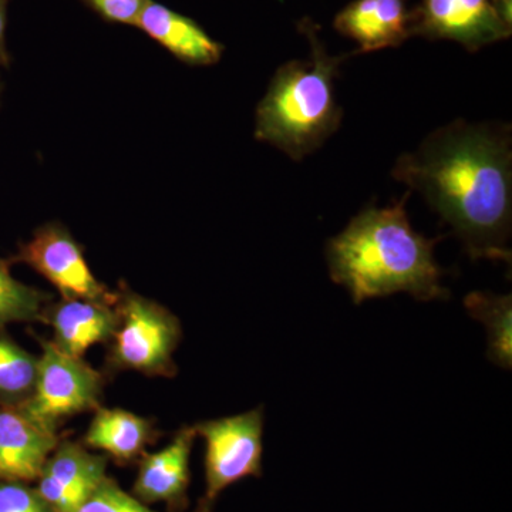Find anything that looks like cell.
Listing matches in <instances>:
<instances>
[{
  "label": "cell",
  "instance_id": "18",
  "mask_svg": "<svg viewBox=\"0 0 512 512\" xmlns=\"http://www.w3.org/2000/svg\"><path fill=\"white\" fill-rule=\"evenodd\" d=\"M10 262L0 258V330L9 323L42 320L49 295L22 284L10 274Z\"/></svg>",
  "mask_w": 512,
  "mask_h": 512
},
{
  "label": "cell",
  "instance_id": "19",
  "mask_svg": "<svg viewBox=\"0 0 512 512\" xmlns=\"http://www.w3.org/2000/svg\"><path fill=\"white\" fill-rule=\"evenodd\" d=\"M73 512H157L141 503L134 495L126 493L116 481L106 477L94 493ZM195 512H211L198 508Z\"/></svg>",
  "mask_w": 512,
  "mask_h": 512
},
{
  "label": "cell",
  "instance_id": "5",
  "mask_svg": "<svg viewBox=\"0 0 512 512\" xmlns=\"http://www.w3.org/2000/svg\"><path fill=\"white\" fill-rule=\"evenodd\" d=\"M264 407L194 424L205 444V494L200 508L211 511L231 485L248 477H262Z\"/></svg>",
  "mask_w": 512,
  "mask_h": 512
},
{
  "label": "cell",
  "instance_id": "2",
  "mask_svg": "<svg viewBox=\"0 0 512 512\" xmlns=\"http://www.w3.org/2000/svg\"><path fill=\"white\" fill-rule=\"evenodd\" d=\"M409 197L410 191L389 207H367L326 245L330 278L345 286L356 305L397 292L419 301L450 295L434 258L440 238L414 231L406 211Z\"/></svg>",
  "mask_w": 512,
  "mask_h": 512
},
{
  "label": "cell",
  "instance_id": "20",
  "mask_svg": "<svg viewBox=\"0 0 512 512\" xmlns=\"http://www.w3.org/2000/svg\"><path fill=\"white\" fill-rule=\"evenodd\" d=\"M0 512H55L33 488L23 483H0Z\"/></svg>",
  "mask_w": 512,
  "mask_h": 512
},
{
  "label": "cell",
  "instance_id": "15",
  "mask_svg": "<svg viewBox=\"0 0 512 512\" xmlns=\"http://www.w3.org/2000/svg\"><path fill=\"white\" fill-rule=\"evenodd\" d=\"M156 433L153 421L146 417L123 409L99 407L86 431L84 443L120 463H130L143 454Z\"/></svg>",
  "mask_w": 512,
  "mask_h": 512
},
{
  "label": "cell",
  "instance_id": "22",
  "mask_svg": "<svg viewBox=\"0 0 512 512\" xmlns=\"http://www.w3.org/2000/svg\"><path fill=\"white\" fill-rule=\"evenodd\" d=\"M8 8L9 0H0V69H8L10 64L8 40H6V29H8Z\"/></svg>",
  "mask_w": 512,
  "mask_h": 512
},
{
  "label": "cell",
  "instance_id": "9",
  "mask_svg": "<svg viewBox=\"0 0 512 512\" xmlns=\"http://www.w3.org/2000/svg\"><path fill=\"white\" fill-rule=\"evenodd\" d=\"M107 457L74 441H60L40 473V497L55 512H73L107 477Z\"/></svg>",
  "mask_w": 512,
  "mask_h": 512
},
{
  "label": "cell",
  "instance_id": "10",
  "mask_svg": "<svg viewBox=\"0 0 512 512\" xmlns=\"http://www.w3.org/2000/svg\"><path fill=\"white\" fill-rule=\"evenodd\" d=\"M59 443L57 430L43 426L18 407H0V481L37 480Z\"/></svg>",
  "mask_w": 512,
  "mask_h": 512
},
{
  "label": "cell",
  "instance_id": "13",
  "mask_svg": "<svg viewBox=\"0 0 512 512\" xmlns=\"http://www.w3.org/2000/svg\"><path fill=\"white\" fill-rule=\"evenodd\" d=\"M136 28L188 66H214L224 55V46L212 39L194 19L156 0H147Z\"/></svg>",
  "mask_w": 512,
  "mask_h": 512
},
{
  "label": "cell",
  "instance_id": "12",
  "mask_svg": "<svg viewBox=\"0 0 512 512\" xmlns=\"http://www.w3.org/2000/svg\"><path fill=\"white\" fill-rule=\"evenodd\" d=\"M195 437L194 427L185 426L163 450L146 454L138 467L134 497L144 504L164 501L171 507H184L191 481L190 460Z\"/></svg>",
  "mask_w": 512,
  "mask_h": 512
},
{
  "label": "cell",
  "instance_id": "16",
  "mask_svg": "<svg viewBox=\"0 0 512 512\" xmlns=\"http://www.w3.org/2000/svg\"><path fill=\"white\" fill-rule=\"evenodd\" d=\"M467 312L487 329V357L495 366L511 369L512 365V298L490 292L468 293Z\"/></svg>",
  "mask_w": 512,
  "mask_h": 512
},
{
  "label": "cell",
  "instance_id": "11",
  "mask_svg": "<svg viewBox=\"0 0 512 512\" xmlns=\"http://www.w3.org/2000/svg\"><path fill=\"white\" fill-rule=\"evenodd\" d=\"M340 35L355 40L357 53L403 45L412 37V10L407 0H353L335 18Z\"/></svg>",
  "mask_w": 512,
  "mask_h": 512
},
{
  "label": "cell",
  "instance_id": "17",
  "mask_svg": "<svg viewBox=\"0 0 512 512\" xmlns=\"http://www.w3.org/2000/svg\"><path fill=\"white\" fill-rule=\"evenodd\" d=\"M39 356L32 355L0 332V404L20 407L35 389Z\"/></svg>",
  "mask_w": 512,
  "mask_h": 512
},
{
  "label": "cell",
  "instance_id": "21",
  "mask_svg": "<svg viewBox=\"0 0 512 512\" xmlns=\"http://www.w3.org/2000/svg\"><path fill=\"white\" fill-rule=\"evenodd\" d=\"M104 22L136 26L147 0H80Z\"/></svg>",
  "mask_w": 512,
  "mask_h": 512
},
{
  "label": "cell",
  "instance_id": "8",
  "mask_svg": "<svg viewBox=\"0 0 512 512\" xmlns=\"http://www.w3.org/2000/svg\"><path fill=\"white\" fill-rule=\"evenodd\" d=\"M491 0H420L412 10V35L451 40L478 52L511 36Z\"/></svg>",
  "mask_w": 512,
  "mask_h": 512
},
{
  "label": "cell",
  "instance_id": "3",
  "mask_svg": "<svg viewBox=\"0 0 512 512\" xmlns=\"http://www.w3.org/2000/svg\"><path fill=\"white\" fill-rule=\"evenodd\" d=\"M299 30L308 39L311 55L289 60L276 70L255 113V138L302 161L328 141L342 124L336 99V79L350 55L333 56L311 19Z\"/></svg>",
  "mask_w": 512,
  "mask_h": 512
},
{
  "label": "cell",
  "instance_id": "14",
  "mask_svg": "<svg viewBox=\"0 0 512 512\" xmlns=\"http://www.w3.org/2000/svg\"><path fill=\"white\" fill-rule=\"evenodd\" d=\"M42 320L53 329L52 342L57 348L84 357L92 346L110 342L119 319L111 303L62 298L47 303Z\"/></svg>",
  "mask_w": 512,
  "mask_h": 512
},
{
  "label": "cell",
  "instance_id": "23",
  "mask_svg": "<svg viewBox=\"0 0 512 512\" xmlns=\"http://www.w3.org/2000/svg\"><path fill=\"white\" fill-rule=\"evenodd\" d=\"M3 89H5V84H3L2 76H0V104H2Z\"/></svg>",
  "mask_w": 512,
  "mask_h": 512
},
{
  "label": "cell",
  "instance_id": "4",
  "mask_svg": "<svg viewBox=\"0 0 512 512\" xmlns=\"http://www.w3.org/2000/svg\"><path fill=\"white\" fill-rule=\"evenodd\" d=\"M117 328L110 340L107 365L146 376L174 377V353L183 338L180 320L160 303L126 284L116 291Z\"/></svg>",
  "mask_w": 512,
  "mask_h": 512
},
{
  "label": "cell",
  "instance_id": "7",
  "mask_svg": "<svg viewBox=\"0 0 512 512\" xmlns=\"http://www.w3.org/2000/svg\"><path fill=\"white\" fill-rule=\"evenodd\" d=\"M9 262L28 265L55 286L63 299H84L111 305L116 302V291H110L94 276L82 245L60 222H47L37 228Z\"/></svg>",
  "mask_w": 512,
  "mask_h": 512
},
{
  "label": "cell",
  "instance_id": "6",
  "mask_svg": "<svg viewBox=\"0 0 512 512\" xmlns=\"http://www.w3.org/2000/svg\"><path fill=\"white\" fill-rule=\"evenodd\" d=\"M40 345L35 389L18 409L55 430L69 417L99 409L103 375L84 357L62 352L52 340H42Z\"/></svg>",
  "mask_w": 512,
  "mask_h": 512
},
{
  "label": "cell",
  "instance_id": "1",
  "mask_svg": "<svg viewBox=\"0 0 512 512\" xmlns=\"http://www.w3.org/2000/svg\"><path fill=\"white\" fill-rule=\"evenodd\" d=\"M392 175L423 195L474 261L511 264L510 124L453 121L400 156Z\"/></svg>",
  "mask_w": 512,
  "mask_h": 512
}]
</instances>
